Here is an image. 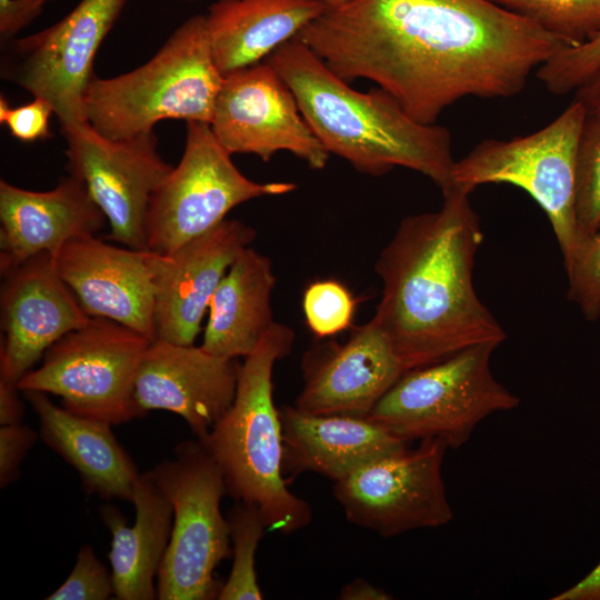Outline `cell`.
<instances>
[{
	"label": "cell",
	"instance_id": "2",
	"mask_svg": "<svg viewBox=\"0 0 600 600\" xmlns=\"http://www.w3.org/2000/svg\"><path fill=\"white\" fill-rule=\"evenodd\" d=\"M442 194L439 210L400 222L376 262L382 296L373 319L406 371L507 338L473 286L483 232L470 193Z\"/></svg>",
	"mask_w": 600,
	"mask_h": 600
},
{
	"label": "cell",
	"instance_id": "35",
	"mask_svg": "<svg viewBox=\"0 0 600 600\" xmlns=\"http://www.w3.org/2000/svg\"><path fill=\"white\" fill-rule=\"evenodd\" d=\"M18 386L0 380V426L19 424L23 419V404Z\"/></svg>",
	"mask_w": 600,
	"mask_h": 600
},
{
	"label": "cell",
	"instance_id": "3",
	"mask_svg": "<svg viewBox=\"0 0 600 600\" xmlns=\"http://www.w3.org/2000/svg\"><path fill=\"white\" fill-rule=\"evenodd\" d=\"M292 90L299 109L329 153L362 173L382 176L403 167L431 179L443 191L450 186V132L411 118L381 88L360 92L332 72L298 37L267 59Z\"/></svg>",
	"mask_w": 600,
	"mask_h": 600
},
{
	"label": "cell",
	"instance_id": "19",
	"mask_svg": "<svg viewBox=\"0 0 600 600\" xmlns=\"http://www.w3.org/2000/svg\"><path fill=\"white\" fill-rule=\"evenodd\" d=\"M148 253L89 234L68 242L53 260L90 317L117 321L153 341L154 287Z\"/></svg>",
	"mask_w": 600,
	"mask_h": 600
},
{
	"label": "cell",
	"instance_id": "28",
	"mask_svg": "<svg viewBox=\"0 0 600 600\" xmlns=\"http://www.w3.org/2000/svg\"><path fill=\"white\" fill-rule=\"evenodd\" d=\"M574 217L578 248L600 224V112L586 114L579 137Z\"/></svg>",
	"mask_w": 600,
	"mask_h": 600
},
{
	"label": "cell",
	"instance_id": "37",
	"mask_svg": "<svg viewBox=\"0 0 600 600\" xmlns=\"http://www.w3.org/2000/svg\"><path fill=\"white\" fill-rule=\"evenodd\" d=\"M338 598L341 600L392 599V597L387 591L363 579H356L342 587Z\"/></svg>",
	"mask_w": 600,
	"mask_h": 600
},
{
	"label": "cell",
	"instance_id": "25",
	"mask_svg": "<svg viewBox=\"0 0 600 600\" xmlns=\"http://www.w3.org/2000/svg\"><path fill=\"white\" fill-rule=\"evenodd\" d=\"M274 284L270 259L251 247L243 249L211 298L200 347L234 359L250 354L276 322L271 309Z\"/></svg>",
	"mask_w": 600,
	"mask_h": 600
},
{
	"label": "cell",
	"instance_id": "8",
	"mask_svg": "<svg viewBox=\"0 0 600 600\" xmlns=\"http://www.w3.org/2000/svg\"><path fill=\"white\" fill-rule=\"evenodd\" d=\"M586 114L583 104L573 99L534 133L481 141L454 162L448 188L471 193L481 184L508 183L523 189L547 214L566 266L578 246L576 160Z\"/></svg>",
	"mask_w": 600,
	"mask_h": 600
},
{
	"label": "cell",
	"instance_id": "27",
	"mask_svg": "<svg viewBox=\"0 0 600 600\" xmlns=\"http://www.w3.org/2000/svg\"><path fill=\"white\" fill-rule=\"evenodd\" d=\"M559 37L570 47L600 33V0H488Z\"/></svg>",
	"mask_w": 600,
	"mask_h": 600
},
{
	"label": "cell",
	"instance_id": "29",
	"mask_svg": "<svg viewBox=\"0 0 600 600\" xmlns=\"http://www.w3.org/2000/svg\"><path fill=\"white\" fill-rule=\"evenodd\" d=\"M302 308L309 329L319 338L334 336L352 323L356 301L337 280H318L303 293Z\"/></svg>",
	"mask_w": 600,
	"mask_h": 600
},
{
	"label": "cell",
	"instance_id": "12",
	"mask_svg": "<svg viewBox=\"0 0 600 600\" xmlns=\"http://www.w3.org/2000/svg\"><path fill=\"white\" fill-rule=\"evenodd\" d=\"M448 447L421 440L360 467L334 482L347 519L386 538L438 528L453 519L442 477Z\"/></svg>",
	"mask_w": 600,
	"mask_h": 600
},
{
	"label": "cell",
	"instance_id": "26",
	"mask_svg": "<svg viewBox=\"0 0 600 600\" xmlns=\"http://www.w3.org/2000/svg\"><path fill=\"white\" fill-rule=\"evenodd\" d=\"M232 548V567L222 584L219 600H260L263 594L257 581L256 552L267 523L260 509L237 501L227 517Z\"/></svg>",
	"mask_w": 600,
	"mask_h": 600
},
{
	"label": "cell",
	"instance_id": "16",
	"mask_svg": "<svg viewBox=\"0 0 600 600\" xmlns=\"http://www.w3.org/2000/svg\"><path fill=\"white\" fill-rule=\"evenodd\" d=\"M254 239L252 227L240 220L226 219L168 254L149 251L156 339L178 344L194 343L219 283L236 258Z\"/></svg>",
	"mask_w": 600,
	"mask_h": 600
},
{
	"label": "cell",
	"instance_id": "23",
	"mask_svg": "<svg viewBox=\"0 0 600 600\" xmlns=\"http://www.w3.org/2000/svg\"><path fill=\"white\" fill-rule=\"evenodd\" d=\"M131 502L136 519L132 526L114 506L100 508L103 523L111 532L109 560L119 600L157 599L158 577L172 530L173 509L150 471L139 473Z\"/></svg>",
	"mask_w": 600,
	"mask_h": 600
},
{
	"label": "cell",
	"instance_id": "4",
	"mask_svg": "<svg viewBox=\"0 0 600 600\" xmlns=\"http://www.w3.org/2000/svg\"><path fill=\"white\" fill-rule=\"evenodd\" d=\"M294 333L274 322L240 364L234 400L201 439L219 466L228 493L258 507L269 531L290 534L311 521L309 503L283 477V434L273 401V367L292 348Z\"/></svg>",
	"mask_w": 600,
	"mask_h": 600
},
{
	"label": "cell",
	"instance_id": "17",
	"mask_svg": "<svg viewBox=\"0 0 600 600\" xmlns=\"http://www.w3.org/2000/svg\"><path fill=\"white\" fill-rule=\"evenodd\" d=\"M240 363L200 346L151 341L138 369L136 403L144 417L166 410L186 420L203 438L231 407Z\"/></svg>",
	"mask_w": 600,
	"mask_h": 600
},
{
	"label": "cell",
	"instance_id": "41",
	"mask_svg": "<svg viewBox=\"0 0 600 600\" xmlns=\"http://www.w3.org/2000/svg\"><path fill=\"white\" fill-rule=\"evenodd\" d=\"M186 1H196V0H186Z\"/></svg>",
	"mask_w": 600,
	"mask_h": 600
},
{
	"label": "cell",
	"instance_id": "11",
	"mask_svg": "<svg viewBox=\"0 0 600 600\" xmlns=\"http://www.w3.org/2000/svg\"><path fill=\"white\" fill-rule=\"evenodd\" d=\"M126 2L81 0L53 26L4 41L1 78L47 100L61 127L86 122L83 98L96 53Z\"/></svg>",
	"mask_w": 600,
	"mask_h": 600
},
{
	"label": "cell",
	"instance_id": "38",
	"mask_svg": "<svg viewBox=\"0 0 600 600\" xmlns=\"http://www.w3.org/2000/svg\"><path fill=\"white\" fill-rule=\"evenodd\" d=\"M574 92L587 113L600 112V67Z\"/></svg>",
	"mask_w": 600,
	"mask_h": 600
},
{
	"label": "cell",
	"instance_id": "13",
	"mask_svg": "<svg viewBox=\"0 0 600 600\" xmlns=\"http://www.w3.org/2000/svg\"><path fill=\"white\" fill-rule=\"evenodd\" d=\"M68 172L80 179L110 224L109 239L146 250V219L153 193L173 167L158 152L153 131L129 139L102 137L91 124L61 127Z\"/></svg>",
	"mask_w": 600,
	"mask_h": 600
},
{
	"label": "cell",
	"instance_id": "30",
	"mask_svg": "<svg viewBox=\"0 0 600 600\" xmlns=\"http://www.w3.org/2000/svg\"><path fill=\"white\" fill-rule=\"evenodd\" d=\"M568 297L588 320L600 318V224L564 266Z\"/></svg>",
	"mask_w": 600,
	"mask_h": 600
},
{
	"label": "cell",
	"instance_id": "24",
	"mask_svg": "<svg viewBox=\"0 0 600 600\" xmlns=\"http://www.w3.org/2000/svg\"><path fill=\"white\" fill-rule=\"evenodd\" d=\"M327 9L313 0H218L207 18L214 62L224 77L267 59Z\"/></svg>",
	"mask_w": 600,
	"mask_h": 600
},
{
	"label": "cell",
	"instance_id": "34",
	"mask_svg": "<svg viewBox=\"0 0 600 600\" xmlns=\"http://www.w3.org/2000/svg\"><path fill=\"white\" fill-rule=\"evenodd\" d=\"M48 0H0L1 42L14 37L43 10Z\"/></svg>",
	"mask_w": 600,
	"mask_h": 600
},
{
	"label": "cell",
	"instance_id": "36",
	"mask_svg": "<svg viewBox=\"0 0 600 600\" xmlns=\"http://www.w3.org/2000/svg\"><path fill=\"white\" fill-rule=\"evenodd\" d=\"M552 600H600V562L578 583L552 597Z\"/></svg>",
	"mask_w": 600,
	"mask_h": 600
},
{
	"label": "cell",
	"instance_id": "22",
	"mask_svg": "<svg viewBox=\"0 0 600 600\" xmlns=\"http://www.w3.org/2000/svg\"><path fill=\"white\" fill-rule=\"evenodd\" d=\"M22 393L38 417L40 438L76 469L88 493L107 500H132L139 472L110 423L58 407L46 392Z\"/></svg>",
	"mask_w": 600,
	"mask_h": 600
},
{
	"label": "cell",
	"instance_id": "5",
	"mask_svg": "<svg viewBox=\"0 0 600 600\" xmlns=\"http://www.w3.org/2000/svg\"><path fill=\"white\" fill-rule=\"evenodd\" d=\"M223 78L212 56L206 14H196L144 64L113 78L94 76L83 98L84 117L112 140L151 132L166 119L210 124Z\"/></svg>",
	"mask_w": 600,
	"mask_h": 600
},
{
	"label": "cell",
	"instance_id": "40",
	"mask_svg": "<svg viewBox=\"0 0 600 600\" xmlns=\"http://www.w3.org/2000/svg\"><path fill=\"white\" fill-rule=\"evenodd\" d=\"M322 4L327 10L337 9L347 4H350L358 0H313Z\"/></svg>",
	"mask_w": 600,
	"mask_h": 600
},
{
	"label": "cell",
	"instance_id": "7",
	"mask_svg": "<svg viewBox=\"0 0 600 600\" xmlns=\"http://www.w3.org/2000/svg\"><path fill=\"white\" fill-rule=\"evenodd\" d=\"M150 473L173 509L157 599L217 598L222 584L214 579V570L232 557L229 522L221 512L228 490L219 466L198 439L187 440L174 448L173 458Z\"/></svg>",
	"mask_w": 600,
	"mask_h": 600
},
{
	"label": "cell",
	"instance_id": "33",
	"mask_svg": "<svg viewBox=\"0 0 600 600\" xmlns=\"http://www.w3.org/2000/svg\"><path fill=\"white\" fill-rule=\"evenodd\" d=\"M38 434L27 424L0 427V487L3 489L16 481L20 464L34 444Z\"/></svg>",
	"mask_w": 600,
	"mask_h": 600
},
{
	"label": "cell",
	"instance_id": "14",
	"mask_svg": "<svg viewBox=\"0 0 600 600\" xmlns=\"http://www.w3.org/2000/svg\"><path fill=\"white\" fill-rule=\"evenodd\" d=\"M210 127L230 154L252 153L268 161L284 150L314 170L329 160L292 90L267 61L224 76Z\"/></svg>",
	"mask_w": 600,
	"mask_h": 600
},
{
	"label": "cell",
	"instance_id": "10",
	"mask_svg": "<svg viewBox=\"0 0 600 600\" xmlns=\"http://www.w3.org/2000/svg\"><path fill=\"white\" fill-rule=\"evenodd\" d=\"M292 182L260 183L233 164L209 123L187 122L182 157L153 193L146 219L148 251L168 254L226 220L251 199L286 194Z\"/></svg>",
	"mask_w": 600,
	"mask_h": 600
},
{
	"label": "cell",
	"instance_id": "31",
	"mask_svg": "<svg viewBox=\"0 0 600 600\" xmlns=\"http://www.w3.org/2000/svg\"><path fill=\"white\" fill-rule=\"evenodd\" d=\"M114 596L111 572L96 556L92 547L83 546L66 581L48 600H107Z\"/></svg>",
	"mask_w": 600,
	"mask_h": 600
},
{
	"label": "cell",
	"instance_id": "39",
	"mask_svg": "<svg viewBox=\"0 0 600 600\" xmlns=\"http://www.w3.org/2000/svg\"><path fill=\"white\" fill-rule=\"evenodd\" d=\"M587 49L590 57L600 62V33L589 40Z\"/></svg>",
	"mask_w": 600,
	"mask_h": 600
},
{
	"label": "cell",
	"instance_id": "18",
	"mask_svg": "<svg viewBox=\"0 0 600 600\" xmlns=\"http://www.w3.org/2000/svg\"><path fill=\"white\" fill-rule=\"evenodd\" d=\"M303 387L294 407L313 414L368 418L406 372L390 341L372 318L343 343L307 352Z\"/></svg>",
	"mask_w": 600,
	"mask_h": 600
},
{
	"label": "cell",
	"instance_id": "42",
	"mask_svg": "<svg viewBox=\"0 0 600 600\" xmlns=\"http://www.w3.org/2000/svg\"><path fill=\"white\" fill-rule=\"evenodd\" d=\"M48 1H50V0H48Z\"/></svg>",
	"mask_w": 600,
	"mask_h": 600
},
{
	"label": "cell",
	"instance_id": "15",
	"mask_svg": "<svg viewBox=\"0 0 600 600\" xmlns=\"http://www.w3.org/2000/svg\"><path fill=\"white\" fill-rule=\"evenodd\" d=\"M2 277L0 380L18 386L53 343L91 317L50 253H39Z\"/></svg>",
	"mask_w": 600,
	"mask_h": 600
},
{
	"label": "cell",
	"instance_id": "1",
	"mask_svg": "<svg viewBox=\"0 0 600 600\" xmlns=\"http://www.w3.org/2000/svg\"><path fill=\"white\" fill-rule=\"evenodd\" d=\"M297 37L342 80L376 82L424 124L468 96L519 93L569 46L488 0H358Z\"/></svg>",
	"mask_w": 600,
	"mask_h": 600
},
{
	"label": "cell",
	"instance_id": "6",
	"mask_svg": "<svg viewBox=\"0 0 600 600\" xmlns=\"http://www.w3.org/2000/svg\"><path fill=\"white\" fill-rule=\"evenodd\" d=\"M497 348L478 344L406 371L368 418L408 443L438 439L448 449L462 447L483 419L520 403L492 373Z\"/></svg>",
	"mask_w": 600,
	"mask_h": 600
},
{
	"label": "cell",
	"instance_id": "21",
	"mask_svg": "<svg viewBox=\"0 0 600 600\" xmlns=\"http://www.w3.org/2000/svg\"><path fill=\"white\" fill-rule=\"evenodd\" d=\"M283 473L311 471L337 482L370 461L411 444L369 418L313 414L283 407Z\"/></svg>",
	"mask_w": 600,
	"mask_h": 600
},
{
	"label": "cell",
	"instance_id": "32",
	"mask_svg": "<svg viewBox=\"0 0 600 600\" xmlns=\"http://www.w3.org/2000/svg\"><path fill=\"white\" fill-rule=\"evenodd\" d=\"M53 107L44 99L33 97L27 104L11 107L4 96L0 97V122L11 136L22 142H34L50 138V117Z\"/></svg>",
	"mask_w": 600,
	"mask_h": 600
},
{
	"label": "cell",
	"instance_id": "20",
	"mask_svg": "<svg viewBox=\"0 0 600 600\" xmlns=\"http://www.w3.org/2000/svg\"><path fill=\"white\" fill-rule=\"evenodd\" d=\"M107 218L83 182L72 174L48 191L0 181L1 276L39 254L52 257L73 239L94 234Z\"/></svg>",
	"mask_w": 600,
	"mask_h": 600
},
{
	"label": "cell",
	"instance_id": "9",
	"mask_svg": "<svg viewBox=\"0 0 600 600\" xmlns=\"http://www.w3.org/2000/svg\"><path fill=\"white\" fill-rule=\"evenodd\" d=\"M151 340L117 321L91 317L44 353L39 368L18 383L61 398L62 407L81 417L117 426L143 417L134 383Z\"/></svg>",
	"mask_w": 600,
	"mask_h": 600
}]
</instances>
